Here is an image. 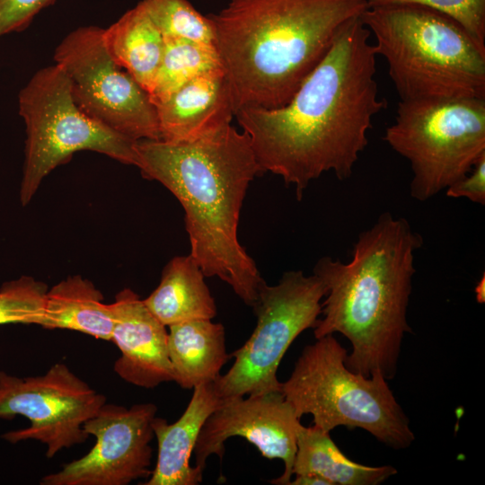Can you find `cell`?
<instances>
[{"label": "cell", "mask_w": 485, "mask_h": 485, "mask_svg": "<svg viewBox=\"0 0 485 485\" xmlns=\"http://www.w3.org/2000/svg\"><path fill=\"white\" fill-rule=\"evenodd\" d=\"M361 16L342 26L286 105L234 114L261 172L294 185L298 199L324 172L341 181L352 175L368 144L373 119L386 106L375 81L377 53Z\"/></svg>", "instance_id": "cell-1"}, {"label": "cell", "mask_w": 485, "mask_h": 485, "mask_svg": "<svg viewBox=\"0 0 485 485\" xmlns=\"http://www.w3.org/2000/svg\"><path fill=\"white\" fill-rule=\"evenodd\" d=\"M142 175L160 182L181 204L190 256L205 277L228 284L249 306L266 283L238 240L242 202L260 173L248 135L231 123L185 142H137Z\"/></svg>", "instance_id": "cell-2"}, {"label": "cell", "mask_w": 485, "mask_h": 485, "mask_svg": "<svg viewBox=\"0 0 485 485\" xmlns=\"http://www.w3.org/2000/svg\"><path fill=\"white\" fill-rule=\"evenodd\" d=\"M422 244L408 220L384 212L359 234L349 262L322 257L314 265L326 288L314 337L347 338L351 353L345 364L352 372L387 381L396 375L403 338L411 332L407 310L414 254Z\"/></svg>", "instance_id": "cell-3"}, {"label": "cell", "mask_w": 485, "mask_h": 485, "mask_svg": "<svg viewBox=\"0 0 485 485\" xmlns=\"http://www.w3.org/2000/svg\"><path fill=\"white\" fill-rule=\"evenodd\" d=\"M367 0H230L208 15L234 113L286 105Z\"/></svg>", "instance_id": "cell-4"}, {"label": "cell", "mask_w": 485, "mask_h": 485, "mask_svg": "<svg viewBox=\"0 0 485 485\" xmlns=\"http://www.w3.org/2000/svg\"><path fill=\"white\" fill-rule=\"evenodd\" d=\"M401 101L485 98V47L451 17L411 4L361 16Z\"/></svg>", "instance_id": "cell-5"}, {"label": "cell", "mask_w": 485, "mask_h": 485, "mask_svg": "<svg viewBox=\"0 0 485 485\" xmlns=\"http://www.w3.org/2000/svg\"><path fill=\"white\" fill-rule=\"evenodd\" d=\"M347 355L333 334L303 349L280 388L296 416L311 414L313 425L325 432L358 428L392 449L410 446L415 435L387 380L352 372L345 364Z\"/></svg>", "instance_id": "cell-6"}, {"label": "cell", "mask_w": 485, "mask_h": 485, "mask_svg": "<svg viewBox=\"0 0 485 485\" xmlns=\"http://www.w3.org/2000/svg\"><path fill=\"white\" fill-rule=\"evenodd\" d=\"M26 140L20 186L24 207L43 179L78 151H93L138 166L137 142L85 115L75 104L68 76L54 64L39 69L18 94Z\"/></svg>", "instance_id": "cell-7"}, {"label": "cell", "mask_w": 485, "mask_h": 485, "mask_svg": "<svg viewBox=\"0 0 485 485\" xmlns=\"http://www.w3.org/2000/svg\"><path fill=\"white\" fill-rule=\"evenodd\" d=\"M384 139L410 163V196L426 201L485 155V98L400 101Z\"/></svg>", "instance_id": "cell-8"}, {"label": "cell", "mask_w": 485, "mask_h": 485, "mask_svg": "<svg viewBox=\"0 0 485 485\" xmlns=\"http://www.w3.org/2000/svg\"><path fill=\"white\" fill-rule=\"evenodd\" d=\"M326 288L314 274L302 270L283 274L278 283L261 287L252 307L257 324L248 340L230 357L234 362L213 386L220 399L280 392L278 366L289 346L306 329H313L322 313Z\"/></svg>", "instance_id": "cell-9"}, {"label": "cell", "mask_w": 485, "mask_h": 485, "mask_svg": "<svg viewBox=\"0 0 485 485\" xmlns=\"http://www.w3.org/2000/svg\"><path fill=\"white\" fill-rule=\"evenodd\" d=\"M54 60L68 76L73 99L85 115L135 141L161 139L155 105L109 53L102 28L72 31L57 46Z\"/></svg>", "instance_id": "cell-10"}, {"label": "cell", "mask_w": 485, "mask_h": 485, "mask_svg": "<svg viewBox=\"0 0 485 485\" xmlns=\"http://www.w3.org/2000/svg\"><path fill=\"white\" fill-rule=\"evenodd\" d=\"M106 403V396L91 388L66 365L57 363L42 375L17 377L0 371V419L23 416L25 428L11 430L9 443L36 440L46 445V456L84 443V423Z\"/></svg>", "instance_id": "cell-11"}, {"label": "cell", "mask_w": 485, "mask_h": 485, "mask_svg": "<svg viewBox=\"0 0 485 485\" xmlns=\"http://www.w3.org/2000/svg\"><path fill=\"white\" fill-rule=\"evenodd\" d=\"M157 407L151 402L126 408L104 403L83 428L96 442L83 457L41 478L40 485H128L147 478L153 450L152 423Z\"/></svg>", "instance_id": "cell-12"}, {"label": "cell", "mask_w": 485, "mask_h": 485, "mask_svg": "<svg viewBox=\"0 0 485 485\" xmlns=\"http://www.w3.org/2000/svg\"><path fill=\"white\" fill-rule=\"evenodd\" d=\"M299 420L281 392L221 399L199 432L194 448L195 466L203 471L212 454L222 459L225 442L232 436H241L254 445L262 456L282 460L284 472L270 482L289 485L297 433L302 426Z\"/></svg>", "instance_id": "cell-13"}, {"label": "cell", "mask_w": 485, "mask_h": 485, "mask_svg": "<svg viewBox=\"0 0 485 485\" xmlns=\"http://www.w3.org/2000/svg\"><path fill=\"white\" fill-rule=\"evenodd\" d=\"M111 339L121 352L114 371L124 381L152 389L174 381L168 355V332L130 288L116 295Z\"/></svg>", "instance_id": "cell-14"}, {"label": "cell", "mask_w": 485, "mask_h": 485, "mask_svg": "<svg viewBox=\"0 0 485 485\" xmlns=\"http://www.w3.org/2000/svg\"><path fill=\"white\" fill-rule=\"evenodd\" d=\"M161 140L185 142L231 123L230 87L222 67L192 78L156 106Z\"/></svg>", "instance_id": "cell-15"}, {"label": "cell", "mask_w": 485, "mask_h": 485, "mask_svg": "<svg viewBox=\"0 0 485 485\" xmlns=\"http://www.w3.org/2000/svg\"><path fill=\"white\" fill-rule=\"evenodd\" d=\"M220 402L213 382L206 383L193 389L188 407L176 422L169 424L164 419H154L158 457L144 485H197L202 481L203 471L191 466L190 459L205 421Z\"/></svg>", "instance_id": "cell-16"}, {"label": "cell", "mask_w": 485, "mask_h": 485, "mask_svg": "<svg viewBox=\"0 0 485 485\" xmlns=\"http://www.w3.org/2000/svg\"><path fill=\"white\" fill-rule=\"evenodd\" d=\"M168 355L174 382L183 389L214 382L230 356L225 350V328L209 319L169 326Z\"/></svg>", "instance_id": "cell-17"}, {"label": "cell", "mask_w": 485, "mask_h": 485, "mask_svg": "<svg viewBox=\"0 0 485 485\" xmlns=\"http://www.w3.org/2000/svg\"><path fill=\"white\" fill-rule=\"evenodd\" d=\"M103 299L92 281L80 275L70 276L48 290L39 325L110 340L115 316L112 304H106Z\"/></svg>", "instance_id": "cell-18"}, {"label": "cell", "mask_w": 485, "mask_h": 485, "mask_svg": "<svg viewBox=\"0 0 485 485\" xmlns=\"http://www.w3.org/2000/svg\"><path fill=\"white\" fill-rule=\"evenodd\" d=\"M204 278L190 255L176 256L164 267L158 287L143 301L165 326L198 319L212 320L216 306Z\"/></svg>", "instance_id": "cell-19"}, {"label": "cell", "mask_w": 485, "mask_h": 485, "mask_svg": "<svg viewBox=\"0 0 485 485\" xmlns=\"http://www.w3.org/2000/svg\"><path fill=\"white\" fill-rule=\"evenodd\" d=\"M114 60L149 94L164 50V39L138 3L103 29Z\"/></svg>", "instance_id": "cell-20"}, {"label": "cell", "mask_w": 485, "mask_h": 485, "mask_svg": "<svg viewBox=\"0 0 485 485\" xmlns=\"http://www.w3.org/2000/svg\"><path fill=\"white\" fill-rule=\"evenodd\" d=\"M292 473L313 474L331 485H378L397 473L392 465L366 466L357 463L339 449L330 433L316 426L300 427Z\"/></svg>", "instance_id": "cell-21"}, {"label": "cell", "mask_w": 485, "mask_h": 485, "mask_svg": "<svg viewBox=\"0 0 485 485\" xmlns=\"http://www.w3.org/2000/svg\"><path fill=\"white\" fill-rule=\"evenodd\" d=\"M220 66L214 47L181 39H164V50L149 92L150 99L156 106L192 78Z\"/></svg>", "instance_id": "cell-22"}, {"label": "cell", "mask_w": 485, "mask_h": 485, "mask_svg": "<svg viewBox=\"0 0 485 485\" xmlns=\"http://www.w3.org/2000/svg\"><path fill=\"white\" fill-rule=\"evenodd\" d=\"M139 3L163 39L186 40L215 48V28L210 17L200 13L188 0Z\"/></svg>", "instance_id": "cell-23"}, {"label": "cell", "mask_w": 485, "mask_h": 485, "mask_svg": "<svg viewBox=\"0 0 485 485\" xmlns=\"http://www.w3.org/2000/svg\"><path fill=\"white\" fill-rule=\"evenodd\" d=\"M48 290L44 282L29 276L4 282L0 287V325H39Z\"/></svg>", "instance_id": "cell-24"}, {"label": "cell", "mask_w": 485, "mask_h": 485, "mask_svg": "<svg viewBox=\"0 0 485 485\" xmlns=\"http://www.w3.org/2000/svg\"><path fill=\"white\" fill-rule=\"evenodd\" d=\"M368 7L389 4H419L438 11L461 24L485 47V0H367Z\"/></svg>", "instance_id": "cell-25"}, {"label": "cell", "mask_w": 485, "mask_h": 485, "mask_svg": "<svg viewBox=\"0 0 485 485\" xmlns=\"http://www.w3.org/2000/svg\"><path fill=\"white\" fill-rule=\"evenodd\" d=\"M56 0H0V38L25 30L46 7Z\"/></svg>", "instance_id": "cell-26"}, {"label": "cell", "mask_w": 485, "mask_h": 485, "mask_svg": "<svg viewBox=\"0 0 485 485\" xmlns=\"http://www.w3.org/2000/svg\"><path fill=\"white\" fill-rule=\"evenodd\" d=\"M449 198H465L472 202L485 204V155L473 166L471 172L445 189Z\"/></svg>", "instance_id": "cell-27"}, {"label": "cell", "mask_w": 485, "mask_h": 485, "mask_svg": "<svg viewBox=\"0 0 485 485\" xmlns=\"http://www.w3.org/2000/svg\"><path fill=\"white\" fill-rule=\"evenodd\" d=\"M289 485H331V483L317 475L303 474L295 475V480H291Z\"/></svg>", "instance_id": "cell-28"}, {"label": "cell", "mask_w": 485, "mask_h": 485, "mask_svg": "<svg viewBox=\"0 0 485 485\" xmlns=\"http://www.w3.org/2000/svg\"><path fill=\"white\" fill-rule=\"evenodd\" d=\"M474 291L477 302L483 304L485 302V273L482 274V277L477 283Z\"/></svg>", "instance_id": "cell-29"}]
</instances>
